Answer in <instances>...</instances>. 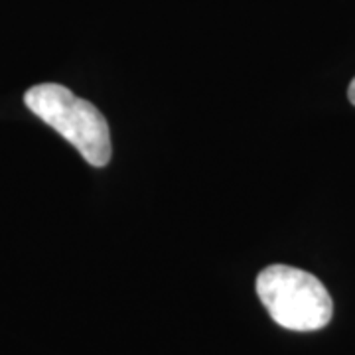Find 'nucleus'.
Listing matches in <instances>:
<instances>
[{"mask_svg": "<svg viewBox=\"0 0 355 355\" xmlns=\"http://www.w3.org/2000/svg\"><path fill=\"white\" fill-rule=\"evenodd\" d=\"M24 105L62 135L93 168H105L111 160V130L103 113L71 89L60 83H40L26 91Z\"/></svg>", "mask_w": 355, "mask_h": 355, "instance_id": "nucleus-1", "label": "nucleus"}, {"mask_svg": "<svg viewBox=\"0 0 355 355\" xmlns=\"http://www.w3.org/2000/svg\"><path fill=\"white\" fill-rule=\"evenodd\" d=\"M257 294L280 328L292 331H318L334 316L328 288L302 268L270 265L257 277Z\"/></svg>", "mask_w": 355, "mask_h": 355, "instance_id": "nucleus-2", "label": "nucleus"}, {"mask_svg": "<svg viewBox=\"0 0 355 355\" xmlns=\"http://www.w3.org/2000/svg\"><path fill=\"white\" fill-rule=\"evenodd\" d=\"M347 99H349V103L355 107V77L352 79L349 87H347Z\"/></svg>", "mask_w": 355, "mask_h": 355, "instance_id": "nucleus-3", "label": "nucleus"}]
</instances>
